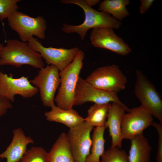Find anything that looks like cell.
<instances>
[{
  "label": "cell",
  "mask_w": 162,
  "mask_h": 162,
  "mask_svg": "<svg viewBox=\"0 0 162 162\" xmlns=\"http://www.w3.org/2000/svg\"><path fill=\"white\" fill-rule=\"evenodd\" d=\"M64 4H73L80 7L83 10L85 18L84 22L78 25L64 23L62 30L67 33H75L79 35L82 40L84 39L88 31L91 28L108 27L118 29L121 23L110 14L103 11H97L87 5L84 0H62Z\"/></svg>",
  "instance_id": "obj_1"
},
{
  "label": "cell",
  "mask_w": 162,
  "mask_h": 162,
  "mask_svg": "<svg viewBox=\"0 0 162 162\" xmlns=\"http://www.w3.org/2000/svg\"><path fill=\"white\" fill-rule=\"evenodd\" d=\"M28 65L40 69L44 64L40 54L34 50L28 43L16 39H9L0 47V66L10 65L20 67Z\"/></svg>",
  "instance_id": "obj_2"
},
{
  "label": "cell",
  "mask_w": 162,
  "mask_h": 162,
  "mask_svg": "<svg viewBox=\"0 0 162 162\" xmlns=\"http://www.w3.org/2000/svg\"><path fill=\"white\" fill-rule=\"evenodd\" d=\"M84 56V52L80 50L74 60L60 71V84L54 102L60 108L64 110L73 108L75 89L83 66Z\"/></svg>",
  "instance_id": "obj_3"
},
{
  "label": "cell",
  "mask_w": 162,
  "mask_h": 162,
  "mask_svg": "<svg viewBox=\"0 0 162 162\" xmlns=\"http://www.w3.org/2000/svg\"><path fill=\"white\" fill-rule=\"evenodd\" d=\"M85 80L96 88L116 94L125 88L127 82L126 76L115 64L96 68Z\"/></svg>",
  "instance_id": "obj_4"
},
{
  "label": "cell",
  "mask_w": 162,
  "mask_h": 162,
  "mask_svg": "<svg viewBox=\"0 0 162 162\" xmlns=\"http://www.w3.org/2000/svg\"><path fill=\"white\" fill-rule=\"evenodd\" d=\"M134 92L144 109L162 124V100L154 86L140 70H136Z\"/></svg>",
  "instance_id": "obj_5"
},
{
  "label": "cell",
  "mask_w": 162,
  "mask_h": 162,
  "mask_svg": "<svg viewBox=\"0 0 162 162\" xmlns=\"http://www.w3.org/2000/svg\"><path fill=\"white\" fill-rule=\"evenodd\" d=\"M8 21L9 26L18 34L22 41L28 42L33 36L41 39L45 38L46 23L41 16L33 17L17 10L8 18Z\"/></svg>",
  "instance_id": "obj_6"
},
{
  "label": "cell",
  "mask_w": 162,
  "mask_h": 162,
  "mask_svg": "<svg viewBox=\"0 0 162 162\" xmlns=\"http://www.w3.org/2000/svg\"><path fill=\"white\" fill-rule=\"evenodd\" d=\"M30 81L38 89L44 106L51 108L55 104V94L60 84V71L56 66L48 65L40 69L37 75Z\"/></svg>",
  "instance_id": "obj_7"
},
{
  "label": "cell",
  "mask_w": 162,
  "mask_h": 162,
  "mask_svg": "<svg viewBox=\"0 0 162 162\" xmlns=\"http://www.w3.org/2000/svg\"><path fill=\"white\" fill-rule=\"evenodd\" d=\"M87 102L98 104L114 103L122 106L128 112L130 110L120 101L117 94L96 88L80 76L75 89L74 106L82 105Z\"/></svg>",
  "instance_id": "obj_8"
},
{
  "label": "cell",
  "mask_w": 162,
  "mask_h": 162,
  "mask_svg": "<svg viewBox=\"0 0 162 162\" xmlns=\"http://www.w3.org/2000/svg\"><path fill=\"white\" fill-rule=\"evenodd\" d=\"M34 50L39 53L48 65H53L62 71L74 59L80 50L77 47L70 49L44 46L36 38L32 37L28 41Z\"/></svg>",
  "instance_id": "obj_9"
},
{
  "label": "cell",
  "mask_w": 162,
  "mask_h": 162,
  "mask_svg": "<svg viewBox=\"0 0 162 162\" xmlns=\"http://www.w3.org/2000/svg\"><path fill=\"white\" fill-rule=\"evenodd\" d=\"M93 129L85 121L69 128L68 139L75 162H85L90 154L92 143L90 134Z\"/></svg>",
  "instance_id": "obj_10"
},
{
  "label": "cell",
  "mask_w": 162,
  "mask_h": 162,
  "mask_svg": "<svg viewBox=\"0 0 162 162\" xmlns=\"http://www.w3.org/2000/svg\"><path fill=\"white\" fill-rule=\"evenodd\" d=\"M38 92V89L31 83L27 76L14 78L0 71V95L11 102H14L16 95L28 98Z\"/></svg>",
  "instance_id": "obj_11"
},
{
  "label": "cell",
  "mask_w": 162,
  "mask_h": 162,
  "mask_svg": "<svg viewBox=\"0 0 162 162\" xmlns=\"http://www.w3.org/2000/svg\"><path fill=\"white\" fill-rule=\"evenodd\" d=\"M153 121L152 115L141 106L130 109V112L124 113L122 119L123 139L130 140L143 134L145 129L152 125Z\"/></svg>",
  "instance_id": "obj_12"
},
{
  "label": "cell",
  "mask_w": 162,
  "mask_h": 162,
  "mask_svg": "<svg viewBox=\"0 0 162 162\" xmlns=\"http://www.w3.org/2000/svg\"><path fill=\"white\" fill-rule=\"evenodd\" d=\"M90 39L95 47L110 50L117 54L125 56L129 54L131 49L120 37L116 34L110 27H100L93 29Z\"/></svg>",
  "instance_id": "obj_13"
},
{
  "label": "cell",
  "mask_w": 162,
  "mask_h": 162,
  "mask_svg": "<svg viewBox=\"0 0 162 162\" xmlns=\"http://www.w3.org/2000/svg\"><path fill=\"white\" fill-rule=\"evenodd\" d=\"M12 140L6 150L0 154V159L5 158L6 162H20L27 151L28 145L34 141L29 136H26L22 129H14Z\"/></svg>",
  "instance_id": "obj_14"
},
{
  "label": "cell",
  "mask_w": 162,
  "mask_h": 162,
  "mask_svg": "<svg viewBox=\"0 0 162 162\" xmlns=\"http://www.w3.org/2000/svg\"><path fill=\"white\" fill-rule=\"evenodd\" d=\"M126 110L122 106L114 103L110 104L104 126L109 129L112 139L111 147L121 148L124 139L122 132V119Z\"/></svg>",
  "instance_id": "obj_15"
},
{
  "label": "cell",
  "mask_w": 162,
  "mask_h": 162,
  "mask_svg": "<svg viewBox=\"0 0 162 162\" xmlns=\"http://www.w3.org/2000/svg\"><path fill=\"white\" fill-rule=\"evenodd\" d=\"M50 108V111L44 113L46 120L49 122L60 123L70 128L85 121V118L73 108L64 110L55 104Z\"/></svg>",
  "instance_id": "obj_16"
},
{
  "label": "cell",
  "mask_w": 162,
  "mask_h": 162,
  "mask_svg": "<svg viewBox=\"0 0 162 162\" xmlns=\"http://www.w3.org/2000/svg\"><path fill=\"white\" fill-rule=\"evenodd\" d=\"M130 140L128 162H149L152 148L143 134L135 136Z\"/></svg>",
  "instance_id": "obj_17"
},
{
  "label": "cell",
  "mask_w": 162,
  "mask_h": 162,
  "mask_svg": "<svg viewBox=\"0 0 162 162\" xmlns=\"http://www.w3.org/2000/svg\"><path fill=\"white\" fill-rule=\"evenodd\" d=\"M48 154L49 162H75L64 132L60 134Z\"/></svg>",
  "instance_id": "obj_18"
},
{
  "label": "cell",
  "mask_w": 162,
  "mask_h": 162,
  "mask_svg": "<svg viewBox=\"0 0 162 162\" xmlns=\"http://www.w3.org/2000/svg\"><path fill=\"white\" fill-rule=\"evenodd\" d=\"M106 127L105 126L96 127L92 135V143L90 152L86 158L85 162H100V158L105 151V142L104 134Z\"/></svg>",
  "instance_id": "obj_19"
},
{
  "label": "cell",
  "mask_w": 162,
  "mask_h": 162,
  "mask_svg": "<svg viewBox=\"0 0 162 162\" xmlns=\"http://www.w3.org/2000/svg\"><path fill=\"white\" fill-rule=\"evenodd\" d=\"M130 2L129 0H105L100 3L98 10L110 14L121 20L129 15L126 6Z\"/></svg>",
  "instance_id": "obj_20"
},
{
  "label": "cell",
  "mask_w": 162,
  "mask_h": 162,
  "mask_svg": "<svg viewBox=\"0 0 162 162\" xmlns=\"http://www.w3.org/2000/svg\"><path fill=\"white\" fill-rule=\"evenodd\" d=\"M110 104H94L88 109L85 121L93 127L104 126Z\"/></svg>",
  "instance_id": "obj_21"
},
{
  "label": "cell",
  "mask_w": 162,
  "mask_h": 162,
  "mask_svg": "<svg viewBox=\"0 0 162 162\" xmlns=\"http://www.w3.org/2000/svg\"><path fill=\"white\" fill-rule=\"evenodd\" d=\"M20 162H49L48 153L40 147L27 150Z\"/></svg>",
  "instance_id": "obj_22"
},
{
  "label": "cell",
  "mask_w": 162,
  "mask_h": 162,
  "mask_svg": "<svg viewBox=\"0 0 162 162\" xmlns=\"http://www.w3.org/2000/svg\"><path fill=\"white\" fill-rule=\"evenodd\" d=\"M100 162H129L125 151L117 147H111L105 151Z\"/></svg>",
  "instance_id": "obj_23"
},
{
  "label": "cell",
  "mask_w": 162,
  "mask_h": 162,
  "mask_svg": "<svg viewBox=\"0 0 162 162\" xmlns=\"http://www.w3.org/2000/svg\"><path fill=\"white\" fill-rule=\"evenodd\" d=\"M20 0H0V20L8 18L14 12L18 10L17 3Z\"/></svg>",
  "instance_id": "obj_24"
},
{
  "label": "cell",
  "mask_w": 162,
  "mask_h": 162,
  "mask_svg": "<svg viewBox=\"0 0 162 162\" xmlns=\"http://www.w3.org/2000/svg\"><path fill=\"white\" fill-rule=\"evenodd\" d=\"M152 125L156 129L158 136V150L156 159L157 162H162V124L153 122Z\"/></svg>",
  "instance_id": "obj_25"
},
{
  "label": "cell",
  "mask_w": 162,
  "mask_h": 162,
  "mask_svg": "<svg viewBox=\"0 0 162 162\" xmlns=\"http://www.w3.org/2000/svg\"><path fill=\"white\" fill-rule=\"evenodd\" d=\"M12 107L10 100L0 95V118L6 113L8 109Z\"/></svg>",
  "instance_id": "obj_26"
},
{
  "label": "cell",
  "mask_w": 162,
  "mask_h": 162,
  "mask_svg": "<svg viewBox=\"0 0 162 162\" xmlns=\"http://www.w3.org/2000/svg\"><path fill=\"white\" fill-rule=\"evenodd\" d=\"M140 1L141 4L139 7L140 13L141 14H143L146 13L151 7L154 0H141Z\"/></svg>",
  "instance_id": "obj_27"
},
{
  "label": "cell",
  "mask_w": 162,
  "mask_h": 162,
  "mask_svg": "<svg viewBox=\"0 0 162 162\" xmlns=\"http://www.w3.org/2000/svg\"><path fill=\"white\" fill-rule=\"evenodd\" d=\"M84 1L87 5L91 7L97 4L100 1V0H84Z\"/></svg>",
  "instance_id": "obj_28"
},
{
  "label": "cell",
  "mask_w": 162,
  "mask_h": 162,
  "mask_svg": "<svg viewBox=\"0 0 162 162\" xmlns=\"http://www.w3.org/2000/svg\"><path fill=\"white\" fill-rule=\"evenodd\" d=\"M2 44H0V47H1V45H2Z\"/></svg>",
  "instance_id": "obj_29"
}]
</instances>
